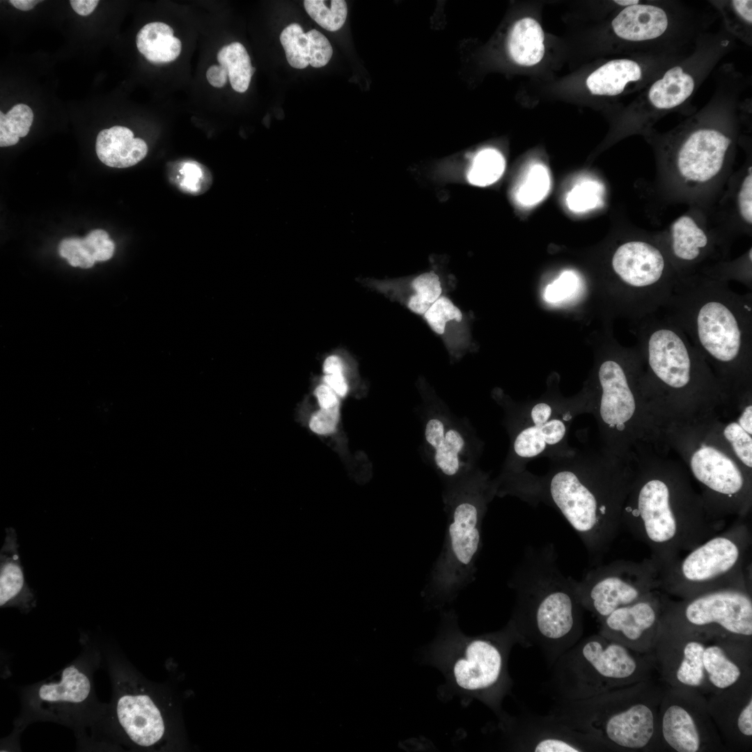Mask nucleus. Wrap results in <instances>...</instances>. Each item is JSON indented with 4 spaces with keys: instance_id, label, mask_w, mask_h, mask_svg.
<instances>
[{
    "instance_id": "1",
    "label": "nucleus",
    "mask_w": 752,
    "mask_h": 752,
    "mask_svg": "<svg viewBox=\"0 0 752 752\" xmlns=\"http://www.w3.org/2000/svg\"><path fill=\"white\" fill-rule=\"evenodd\" d=\"M632 460L577 449L550 461L543 476L530 473L519 499L557 510L577 533L590 557L600 559L621 528L622 508L632 483Z\"/></svg>"
},
{
    "instance_id": "2",
    "label": "nucleus",
    "mask_w": 752,
    "mask_h": 752,
    "mask_svg": "<svg viewBox=\"0 0 752 752\" xmlns=\"http://www.w3.org/2000/svg\"><path fill=\"white\" fill-rule=\"evenodd\" d=\"M730 394L751 389L752 293L696 274L677 278L661 308Z\"/></svg>"
},
{
    "instance_id": "3",
    "label": "nucleus",
    "mask_w": 752,
    "mask_h": 752,
    "mask_svg": "<svg viewBox=\"0 0 752 752\" xmlns=\"http://www.w3.org/2000/svg\"><path fill=\"white\" fill-rule=\"evenodd\" d=\"M655 314L640 320L636 331L641 388L652 415L665 430L708 421L730 393L683 331Z\"/></svg>"
},
{
    "instance_id": "4",
    "label": "nucleus",
    "mask_w": 752,
    "mask_h": 752,
    "mask_svg": "<svg viewBox=\"0 0 752 752\" xmlns=\"http://www.w3.org/2000/svg\"><path fill=\"white\" fill-rule=\"evenodd\" d=\"M708 517L686 471L675 464H640L621 515V528L666 566L721 531Z\"/></svg>"
},
{
    "instance_id": "5",
    "label": "nucleus",
    "mask_w": 752,
    "mask_h": 752,
    "mask_svg": "<svg viewBox=\"0 0 752 752\" xmlns=\"http://www.w3.org/2000/svg\"><path fill=\"white\" fill-rule=\"evenodd\" d=\"M515 594L510 620L524 648L537 647L550 668L583 632V608L571 577L557 563L553 543L526 547L508 581Z\"/></svg>"
},
{
    "instance_id": "6",
    "label": "nucleus",
    "mask_w": 752,
    "mask_h": 752,
    "mask_svg": "<svg viewBox=\"0 0 752 752\" xmlns=\"http://www.w3.org/2000/svg\"><path fill=\"white\" fill-rule=\"evenodd\" d=\"M497 492L495 478L480 468L444 489L447 516L444 540L422 591L423 597L434 606L440 607L452 602L475 580L483 519Z\"/></svg>"
},
{
    "instance_id": "7",
    "label": "nucleus",
    "mask_w": 752,
    "mask_h": 752,
    "mask_svg": "<svg viewBox=\"0 0 752 752\" xmlns=\"http://www.w3.org/2000/svg\"><path fill=\"white\" fill-rule=\"evenodd\" d=\"M664 687L653 678L577 700H557L549 712L609 751L659 752L658 712Z\"/></svg>"
},
{
    "instance_id": "8",
    "label": "nucleus",
    "mask_w": 752,
    "mask_h": 752,
    "mask_svg": "<svg viewBox=\"0 0 752 752\" xmlns=\"http://www.w3.org/2000/svg\"><path fill=\"white\" fill-rule=\"evenodd\" d=\"M665 685L706 698L752 677V642L687 629L663 619L652 653Z\"/></svg>"
},
{
    "instance_id": "9",
    "label": "nucleus",
    "mask_w": 752,
    "mask_h": 752,
    "mask_svg": "<svg viewBox=\"0 0 752 752\" xmlns=\"http://www.w3.org/2000/svg\"><path fill=\"white\" fill-rule=\"evenodd\" d=\"M494 399L503 410V424L510 439L507 456L495 478L497 496L503 497L510 495L524 480L530 461L543 457L551 461L576 453L577 449L568 444L570 427L577 416L590 413V403L588 393L572 398L551 394L524 402L496 393Z\"/></svg>"
},
{
    "instance_id": "10",
    "label": "nucleus",
    "mask_w": 752,
    "mask_h": 752,
    "mask_svg": "<svg viewBox=\"0 0 752 752\" xmlns=\"http://www.w3.org/2000/svg\"><path fill=\"white\" fill-rule=\"evenodd\" d=\"M602 358L596 369V388L588 393L590 413L597 423L603 448L627 460L643 440L663 431L641 388L643 361L636 347Z\"/></svg>"
},
{
    "instance_id": "11",
    "label": "nucleus",
    "mask_w": 752,
    "mask_h": 752,
    "mask_svg": "<svg viewBox=\"0 0 752 752\" xmlns=\"http://www.w3.org/2000/svg\"><path fill=\"white\" fill-rule=\"evenodd\" d=\"M457 620L453 611L443 613L442 638L447 644L439 652V665L458 693L479 700L503 719L507 714L501 702L512 685L508 657L512 646L520 644L519 636L510 620L497 632L466 636Z\"/></svg>"
},
{
    "instance_id": "12",
    "label": "nucleus",
    "mask_w": 752,
    "mask_h": 752,
    "mask_svg": "<svg viewBox=\"0 0 752 752\" xmlns=\"http://www.w3.org/2000/svg\"><path fill=\"white\" fill-rule=\"evenodd\" d=\"M547 687L556 700H577L653 678L652 655L599 633L580 639L550 668Z\"/></svg>"
},
{
    "instance_id": "13",
    "label": "nucleus",
    "mask_w": 752,
    "mask_h": 752,
    "mask_svg": "<svg viewBox=\"0 0 752 752\" xmlns=\"http://www.w3.org/2000/svg\"><path fill=\"white\" fill-rule=\"evenodd\" d=\"M745 518L663 566L661 590L680 600L714 590L742 587L751 590L746 559L751 531Z\"/></svg>"
},
{
    "instance_id": "14",
    "label": "nucleus",
    "mask_w": 752,
    "mask_h": 752,
    "mask_svg": "<svg viewBox=\"0 0 752 752\" xmlns=\"http://www.w3.org/2000/svg\"><path fill=\"white\" fill-rule=\"evenodd\" d=\"M111 673V716L122 741L141 750L175 749L181 729L171 695L124 665H114Z\"/></svg>"
},
{
    "instance_id": "15",
    "label": "nucleus",
    "mask_w": 752,
    "mask_h": 752,
    "mask_svg": "<svg viewBox=\"0 0 752 752\" xmlns=\"http://www.w3.org/2000/svg\"><path fill=\"white\" fill-rule=\"evenodd\" d=\"M714 434V431H712ZM696 438L685 448L689 471L701 488V497L710 519L725 524L731 516L746 518L751 506V477L737 460L719 432Z\"/></svg>"
},
{
    "instance_id": "16",
    "label": "nucleus",
    "mask_w": 752,
    "mask_h": 752,
    "mask_svg": "<svg viewBox=\"0 0 752 752\" xmlns=\"http://www.w3.org/2000/svg\"><path fill=\"white\" fill-rule=\"evenodd\" d=\"M613 273L624 287V308L640 320L669 299L676 274L656 237L642 235L620 244L611 258Z\"/></svg>"
},
{
    "instance_id": "17",
    "label": "nucleus",
    "mask_w": 752,
    "mask_h": 752,
    "mask_svg": "<svg viewBox=\"0 0 752 752\" xmlns=\"http://www.w3.org/2000/svg\"><path fill=\"white\" fill-rule=\"evenodd\" d=\"M423 444L444 489L458 484L479 467L483 443L467 421L455 417L423 381Z\"/></svg>"
},
{
    "instance_id": "18",
    "label": "nucleus",
    "mask_w": 752,
    "mask_h": 752,
    "mask_svg": "<svg viewBox=\"0 0 752 752\" xmlns=\"http://www.w3.org/2000/svg\"><path fill=\"white\" fill-rule=\"evenodd\" d=\"M662 565L651 557L617 560L589 570L580 581L571 577L577 599L600 620L616 609L661 590Z\"/></svg>"
},
{
    "instance_id": "19",
    "label": "nucleus",
    "mask_w": 752,
    "mask_h": 752,
    "mask_svg": "<svg viewBox=\"0 0 752 752\" xmlns=\"http://www.w3.org/2000/svg\"><path fill=\"white\" fill-rule=\"evenodd\" d=\"M732 143L730 136L715 128L691 132L660 171L664 183L673 196L682 199L698 201L700 196L708 195L727 175V153Z\"/></svg>"
},
{
    "instance_id": "20",
    "label": "nucleus",
    "mask_w": 752,
    "mask_h": 752,
    "mask_svg": "<svg viewBox=\"0 0 752 752\" xmlns=\"http://www.w3.org/2000/svg\"><path fill=\"white\" fill-rule=\"evenodd\" d=\"M663 619L687 629L752 642L751 590L727 587L678 600L667 595Z\"/></svg>"
},
{
    "instance_id": "21",
    "label": "nucleus",
    "mask_w": 752,
    "mask_h": 752,
    "mask_svg": "<svg viewBox=\"0 0 752 752\" xmlns=\"http://www.w3.org/2000/svg\"><path fill=\"white\" fill-rule=\"evenodd\" d=\"M659 752L727 751L710 714L707 698L665 685L658 712Z\"/></svg>"
},
{
    "instance_id": "22",
    "label": "nucleus",
    "mask_w": 752,
    "mask_h": 752,
    "mask_svg": "<svg viewBox=\"0 0 752 752\" xmlns=\"http://www.w3.org/2000/svg\"><path fill=\"white\" fill-rule=\"evenodd\" d=\"M94 699L92 672L78 661L64 668L58 680L32 687L25 709L30 719L77 725L91 712Z\"/></svg>"
},
{
    "instance_id": "23",
    "label": "nucleus",
    "mask_w": 752,
    "mask_h": 752,
    "mask_svg": "<svg viewBox=\"0 0 752 752\" xmlns=\"http://www.w3.org/2000/svg\"><path fill=\"white\" fill-rule=\"evenodd\" d=\"M656 238L677 278L699 274L728 257L727 237L705 228L689 214L677 218L666 235Z\"/></svg>"
},
{
    "instance_id": "24",
    "label": "nucleus",
    "mask_w": 752,
    "mask_h": 752,
    "mask_svg": "<svg viewBox=\"0 0 752 752\" xmlns=\"http://www.w3.org/2000/svg\"><path fill=\"white\" fill-rule=\"evenodd\" d=\"M509 748L517 751H609L593 737L574 730L551 714L540 716L525 712L506 715L501 720Z\"/></svg>"
},
{
    "instance_id": "25",
    "label": "nucleus",
    "mask_w": 752,
    "mask_h": 752,
    "mask_svg": "<svg viewBox=\"0 0 752 752\" xmlns=\"http://www.w3.org/2000/svg\"><path fill=\"white\" fill-rule=\"evenodd\" d=\"M666 594L655 590L600 620L599 634L644 655H652L660 635Z\"/></svg>"
},
{
    "instance_id": "26",
    "label": "nucleus",
    "mask_w": 752,
    "mask_h": 752,
    "mask_svg": "<svg viewBox=\"0 0 752 752\" xmlns=\"http://www.w3.org/2000/svg\"><path fill=\"white\" fill-rule=\"evenodd\" d=\"M710 714L727 751L752 749V677L707 697Z\"/></svg>"
},
{
    "instance_id": "27",
    "label": "nucleus",
    "mask_w": 752,
    "mask_h": 752,
    "mask_svg": "<svg viewBox=\"0 0 752 752\" xmlns=\"http://www.w3.org/2000/svg\"><path fill=\"white\" fill-rule=\"evenodd\" d=\"M363 284L419 315H423L434 301L452 288L447 287L434 271L421 274L409 280L366 279Z\"/></svg>"
},
{
    "instance_id": "28",
    "label": "nucleus",
    "mask_w": 752,
    "mask_h": 752,
    "mask_svg": "<svg viewBox=\"0 0 752 752\" xmlns=\"http://www.w3.org/2000/svg\"><path fill=\"white\" fill-rule=\"evenodd\" d=\"M18 549L15 530L7 528L0 551V606L26 613L36 606V597L26 583Z\"/></svg>"
},
{
    "instance_id": "29",
    "label": "nucleus",
    "mask_w": 752,
    "mask_h": 752,
    "mask_svg": "<svg viewBox=\"0 0 752 752\" xmlns=\"http://www.w3.org/2000/svg\"><path fill=\"white\" fill-rule=\"evenodd\" d=\"M430 329L438 334L452 358L464 355L469 342L464 313L447 294L441 295L423 315Z\"/></svg>"
},
{
    "instance_id": "30",
    "label": "nucleus",
    "mask_w": 752,
    "mask_h": 752,
    "mask_svg": "<svg viewBox=\"0 0 752 752\" xmlns=\"http://www.w3.org/2000/svg\"><path fill=\"white\" fill-rule=\"evenodd\" d=\"M95 150L103 164L123 169L132 166L143 159L148 149L146 143L140 138H134L129 128L113 126L99 132Z\"/></svg>"
},
{
    "instance_id": "31",
    "label": "nucleus",
    "mask_w": 752,
    "mask_h": 752,
    "mask_svg": "<svg viewBox=\"0 0 752 752\" xmlns=\"http://www.w3.org/2000/svg\"><path fill=\"white\" fill-rule=\"evenodd\" d=\"M665 11L649 4L625 7L613 19L612 27L620 38L630 41H644L661 36L668 27Z\"/></svg>"
},
{
    "instance_id": "32",
    "label": "nucleus",
    "mask_w": 752,
    "mask_h": 752,
    "mask_svg": "<svg viewBox=\"0 0 752 752\" xmlns=\"http://www.w3.org/2000/svg\"><path fill=\"white\" fill-rule=\"evenodd\" d=\"M738 416L719 431L742 465L751 472L752 468V404L751 389L739 393Z\"/></svg>"
},
{
    "instance_id": "33",
    "label": "nucleus",
    "mask_w": 752,
    "mask_h": 752,
    "mask_svg": "<svg viewBox=\"0 0 752 752\" xmlns=\"http://www.w3.org/2000/svg\"><path fill=\"white\" fill-rule=\"evenodd\" d=\"M545 36L538 21L524 17L512 27L508 39L511 58L517 64L532 66L538 64L545 54Z\"/></svg>"
},
{
    "instance_id": "34",
    "label": "nucleus",
    "mask_w": 752,
    "mask_h": 752,
    "mask_svg": "<svg viewBox=\"0 0 752 752\" xmlns=\"http://www.w3.org/2000/svg\"><path fill=\"white\" fill-rule=\"evenodd\" d=\"M115 244L104 230L91 231L84 239L70 237L63 240V257L73 267L90 268L96 261H106L113 254Z\"/></svg>"
},
{
    "instance_id": "35",
    "label": "nucleus",
    "mask_w": 752,
    "mask_h": 752,
    "mask_svg": "<svg viewBox=\"0 0 752 752\" xmlns=\"http://www.w3.org/2000/svg\"><path fill=\"white\" fill-rule=\"evenodd\" d=\"M139 52L150 63H166L175 61L181 52L180 40L173 36L168 24L155 22L143 26L136 35Z\"/></svg>"
},
{
    "instance_id": "36",
    "label": "nucleus",
    "mask_w": 752,
    "mask_h": 752,
    "mask_svg": "<svg viewBox=\"0 0 752 752\" xmlns=\"http://www.w3.org/2000/svg\"><path fill=\"white\" fill-rule=\"evenodd\" d=\"M642 70L638 63L629 59L612 60L602 65L586 79L592 94L613 96L621 93L626 85L641 78Z\"/></svg>"
},
{
    "instance_id": "37",
    "label": "nucleus",
    "mask_w": 752,
    "mask_h": 752,
    "mask_svg": "<svg viewBox=\"0 0 752 752\" xmlns=\"http://www.w3.org/2000/svg\"><path fill=\"white\" fill-rule=\"evenodd\" d=\"M694 81L680 66L669 69L660 79L652 84L649 92L650 103L657 109L674 108L692 94Z\"/></svg>"
},
{
    "instance_id": "38",
    "label": "nucleus",
    "mask_w": 752,
    "mask_h": 752,
    "mask_svg": "<svg viewBox=\"0 0 752 752\" xmlns=\"http://www.w3.org/2000/svg\"><path fill=\"white\" fill-rule=\"evenodd\" d=\"M217 58L219 65L226 70L233 90L239 93L245 92L256 69L251 65L244 46L239 42L225 45L219 51Z\"/></svg>"
},
{
    "instance_id": "39",
    "label": "nucleus",
    "mask_w": 752,
    "mask_h": 752,
    "mask_svg": "<svg viewBox=\"0 0 752 752\" xmlns=\"http://www.w3.org/2000/svg\"><path fill=\"white\" fill-rule=\"evenodd\" d=\"M170 170V180L182 192L199 195L206 191L212 181L209 170L194 161H186L175 164Z\"/></svg>"
},
{
    "instance_id": "40",
    "label": "nucleus",
    "mask_w": 752,
    "mask_h": 752,
    "mask_svg": "<svg viewBox=\"0 0 752 752\" xmlns=\"http://www.w3.org/2000/svg\"><path fill=\"white\" fill-rule=\"evenodd\" d=\"M33 120L32 109L24 104L15 105L6 114L0 111V146L15 145L28 134Z\"/></svg>"
},
{
    "instance_id": "41",
    "label": "nucleus",
    "mask_w": 752,
    "mask_h": 752,
    "mask_svg": "<svg viewBox=\"0 0 752 752\" xmlns=\"http://www.w3.org/2000/svg\"><path fill=\"white\" fill-rule=\"evenodd\" d=\"M502 154L494 148L480 150L475 156L468 173L469 181L476 186L485 187L498 180L505 169Z\"/></svg>"
},
{
    "instance_id": "42",
    "label": "nucleus",
    "mask_w": 752,
    "mask_h": 752,
    "mask_svg": "<svg viewBox=\"0 0 752 752\" xmlns=\"http://www.w3.org/2000/svg\"><path fill=\"white\" fill-rule=\"evenodd\" d=\"M751 247L741 257L733 261L719 262L703 270L700 273L720 281L728 283L734 280L752 290Z\"/></svg>"
},
{
    "instance_id": "43",
    "label": "nucleus",
    "mask_w": 752,
    "mask_h": 752,
    "mask_svg": "<svg viewBox=\"0 0 752 752\" xmlns=\"http://www.w3.org/2000/svg\"><path fill=\"white\" fill-rule=\"evenodd\" d=\"M304 5L309 16L327 31H338L345 22L347 7L344 0H306Z\"/></svg>"
},
{
    "instance_id": "44",
    "label": "nucleus",
    "mask_w": 752,
    "mask_h": 752,
    "mask_svg": "<svg viewBox=\"0 0 752 752\" xmlns=\"http://www.w3.org/2000/svg\"><path fill=\"white\" fill-rule=\"evenodd\" d=\"M549 188L550 178L547 168L541 164H535L517 188L515 197L522 205H533L547 196Z\"/></svg>"
},
{
    "instance_id": "45",
    "label": "nucleus",
    "mask_w": 752,
    "mask_h": 752,
    "mask_svg": "<svg viewBox=\"0 0 752 752\" xmlns=\"http://www.w3.org/2000/svg\"><path fill=\"white\" fill-rule=\"evenodd\" d=\"M280 41L292 68L304 69L309 65V41L299 24L293 23L286 26L280 35Z\"/></svg>"
},
{
    "instance_id": "46",
    "label": "nucleus",
    "mask_w": 752,
    "mask_h": 752,
    "mask_svg": "<svg viewBox=\"0 0 752 752\" xmlns=\"http://www.w3.org/2000/svg\"><path fill=\"white\" fill-rule=\"evenodd\" d=\"M602 188L596 182L583 180L567 194L566 204L574 212H583L595 207L601 198Z\"/></svg>"
},
{
    "instance_id": "47",
    "label": "nucleus",
    "mask_w": 752,
    "mask_h": 752,
    "mask_svg": "<svg viewBox=\"0 0 752 752\" xmlns=\"http://www.w3.org/2000/svg\"><path fill=\"white\" fill-rule=\"evenodd\" d=\"M580 280L577 274L566 270L552 283L547 285L544 298L549 303H558L574 295L579 287Z\"/></svg>"
},
{
    "instance_id": "48",
    "label": "nucleus",
    "mask_w": 752,
    "mask_h": 752,
    "mask_svg": "<svg viewBox=\"0 0 752 752\" xmlns=\"http://www.w3.org/2000/svg\"><path fill=\"white\" fill-rule=\"evenodd\" d=\"M735 208L739 219L749 227L752 224V167L749 166L741 178L735 194Z\"/></svg>"
},
{
    "instance_id": "49",
    "label": "nucleus",
    "mask_w": 752,
    "mask_h": 752,
    "mask_svg": "<svg viewBox=\"0 0 752 752\" xmlns=\"http://www.w3.org/2000/svg\"><path fill=\"white\" fill-rule=\"evenodd\" d=\"M309 41L308 63L313 68L327 65L333 54L328 39L320 31L312 29L306 33Z\"/></svg>"
},
{
    "instance_id": "50",
    "label": "nucleus",
    "mask_w": 752,
    "mask_h": 752,
    "mask_svg": "<svg viewBox=\"0 0 752 752\" xmlns=\"http://www.w3.org/2000/svg\"><path fill=\"white\" fill-rule=\"evenodd\" d=\"M338 406L322 408L314 414L310 421L311 430L321 434L332 432L338 421Z\"/></svg>"
},
{
    "instance_id": "51",
    "label": "nucleus",
    "mask_w": 752,
    "mask_h": 752,
    "mask_svg": "<svg viewBox=\"0 0 752 752\" xmlns=\"http://www.w3.org/2000/svg\"><path fill=\"white\" fill-rule=\"evenodd\" d=\"M314 394L321 408L327 409L339 405L337 394L324 383L315 388Z\"/></svg>"
},
{
    "instance_id": "52",
    "label": "nucleus",
    "mask_w": 752,
    "mask_h": 752,
    "mask_svg": "<svg viewBox=\"0 0 752 752\" xmlns=\"http://www.w3.org/2000/svg\"><path fill=\"white\" fill-rule=\"evenodd\" d=\"M323 382L340 397L345 396L348 391L349 386L343 373L324 375Z\"/></svg>"
},
{
    "instance_id": "53",
    "label": "nucleus",
    "mask_w": 752,
    "mask_h": 752,
    "mask_svg": "<svg viewBox=\"0 0 752 752\" xmlns=\"http://www.w3.org/2000/svg\"><path fill=\"white\" fill-rule=\"evenodd\" d=\"M206 77L210 85L221 88L226 84L228 72L222 66L212 65L207 69Z\"/></svg>"
},
{
    "instance_id": "54",
    "label": "nucleus",
    "mask_w": 752,
    "mask_h": 752,
    "mask_svg": "<svg viewBox=\"0 0 752 752\" xmlns=\"http://www.w3.org/2000/svg\"><path fill=\"white\" fill-rule=\"evenodd\" d=\"M734 10L738 15L748 24L752 22V1L751 0H735L732 2Z\"/></svg>"
},
{
    "instance_id": "55",
    "label": "nucleus",
    "mask_w": 752,
    "mask_h": 752,
    "mask_svg": "<svg viewBox=\"0 0 752 752\" xmlns=\"http://www.w3.org/2000/svg\"><path fill=\"white\" fill-rule=\"evenodd\" d=\"M99 3L98 0H71L70 3L75 13L81 16L91 14Z\"/></svg>"
},
{
    "instance_id": "56",
    "label": "nucleus",
    "mask_w": 752,
    "mask_h": 752,
    "mask_svg": "<svg viewBox=\"0 0 752 752\" xmlns=\"http://www.w3.org/2000/svg\"><path fill=\"white\" fill-rule=\"evenodd\" d=\"M40 2H41V1H37V0H10L9 1V3H10L14 7H15L16 8H17V9H19L20 10H23V11H27V10H30L33 9V7L35 6H36Z\"/></svg>"
},
{
    "instance_id": "57",
    "label": "nucleus",
    "mask_w": 752,
    "mask_h": 752,
    "mask_svg": "<svg viewBox=\"0 0 752 752\" xmlns=\"http://www.w3.org/2000/svg\"><path fill=\"white\" fill-rule=\"evenodd\" d=\"M614 2L621 6H626L627 7L638 4L639 1L638 0H616Z\"/></svg>"
}]
</instances>
